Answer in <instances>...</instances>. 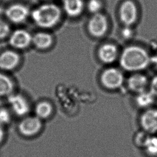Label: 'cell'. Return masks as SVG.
<instances>
[{
	"mask_svg": "<svg viewBox=\"0 0 157 157\" xmlns=\"http://www.w3.org/2000/svg\"><path fill=\"white\" fill-rule=\"evenodd\" d=\"M151 63L147 51L137 45H130L124 48L120 56L121 67L128 72H139L146 69Z\"/></svg>",
	"mask_w": 157,
	"mask_h": 157,
	"instance_id": "6da1fadb",
	"label": "cell"
},
{
	"mask_svg": "<svg viewBox=\"0 0 157 157\" xmlns=\"http://www.w3.org/2000/svg\"><path fill=\"white\" fill-rule=\"evenodd\" d=\"M31 17L38 26L50 28L59 21L61 11L59 7L54 4H44L35 9L31 13Z\"/></svg>",
	"mask_w": 157,
	"mask_h": 157,
	"instance_id": "7a4b0ae2",
	"label": "cell"
},
{
	"mask_svg": "<svg viewBox=\"0 0 157 157\" xmlns=\"http://www.w3.org/2000/svg\"><path fill=\"white\" fill-rule=\"evenodd\" d=\"M101 82L104 86L108 89H117L123 85L124 75L120 70L114 67H110L102 72Z\"/></svg>",
	"mask_w": 157,
	"mask_h": 157,
	"instance_id": "3957f363",
	"label": "cell"
},
{
	"mask_svg": "<svg viewBox=\"0 0 157 157\" xmlns=\"http://www.w3.org/2000/svg\"><path fill=\"white\" fill-rule=\"evenodd\" d=\"M119 16L124 26H131L134 24L138 17V9L134 2L131 0L123 2L119 9Z\"/></svg>",
	"mask_w": 157,
	"mask_h": 157,
	"instance_id": "277c9868",
	"label": "cell"
},
{
	"mask_svg": "<svg viewBox=\"0 0 157 157\" xmlns=\"http://www.w3.org/2000/svg\"><path fill=\"white\" fill-rule=\"evenodd\" d=\"M108 21L105 15L97 13L93 15L88 23V29L90 34L95 37H101L107 32Z\"/></svg>",
	"mask_w": 157,
	"mask_h": 157,
	"instance_id": "5b68a950",
	"label": "cell"
},
{
	"mask_svg": "<svg viewBox=\"0 0 157 157\" xmlns=\"http://www.w3.org/2000/svg\"><path fill=\"white\" fill-rule=\"evenodd\" d=\"M140 124L143 131L153 134L157 132V109H147L140 117Z\"/></svg>",
	"mask_w": 157,
	"mask_h": 157,
	"instance_id": "8992f818",
	"label": "cell"
},
{
	"mask_svg": "<svg viewBox=\"0 0 157 157\" xmlns=\"http://www.w3.org/2000/svg\"><path fill=\"white\" fill-rule=\"evenodd\" d=\"M5 13L10 21L18 24L24 22L27 19L29 10L26 6L23 4H15L9 6Z\"/></svg>",
	"mask_w": 157,
	"mask_h": 157,
	"instance_id": "52a82bcc",
	"label": "cell"
},
{
	"mask_svg": "<svg viewBox=\"0 0 157 157\" xmlns=\"http://www.w3.org/2000/svg\"><path fill=\"white\" fill-rule=\"evenodd\" d=\"M32 36L25 29L14 31L9 37V44L11 46L18 49L28 47L32 42Z\"/></svg>",
	"mask_w": 157,
	"mask_h": 157,
	"instance_id": "ba28073f",
	"label": "cell"
},
{
	"mask_svg": "<svg viewBox=\"0 0 157 157\" xmlns=\"http://www.w3.org/2000/svg\"><path fill=\"white\" fill-rule=\"evenodd\" d=\"M42 123L37 117H29L23 119L19 124L20 132L26 136H31L37 133L40 129Z\"/></svg>",
	"mask_w": 157,
	"mask_h": 157,
	"instance_id": "9c48e42d",
	"label": "cell"
},
{
	"mask_svg": "<svg viewBox=\"0 0 157 157\" xmlns=\"http://www.w3.org/2000/svg\"><path fill=\"white\" fill-rule=\"evenodd\" d=\"M148 83L147 76L140 73H135L131 75L127 80L128 88L137 94L146 91Z\"/></svg>",
	"mask_w": 157,
	"mask_h": 157,
	"instance_id": "30bf717a",
	"label": "cell"
},
{
	"mask_svg": "<svg viewBox=\"0 0 157 157\" xmlns=\"http://www.w3.org/2000/svg\"><path fill=\"white\" fill-rule=\"evenodd\" d=\"M8 101L13 112L18 116H23L29 110L26 99L20 94H12L9 96Z\"/></svg>",
	"mask_w": 157,
	"mask_h": 157,
	"instance_id": "8fae6325",
	"label": "cell"
},
{
	"mask_svg": "<svg viewBox=\"0 0 157 157\" xmlns=\"http://www.w3.org/2000/svg\"><path fill=\"white\" fill-rule=\"evenodd\" d=\"M20 62L19 55L12 50H6L0 54V69L10 71L15 68Z\"/></svg>",
	"mask_w": 157,
	"mask_h": 157,
	"instance_id": "7c38bea8",
	"label": "cell"
},
{
	"mask_svg": "<svg viewBox=\"0 0 157 157\" xmlns=\"http://www.w3.org/2000/svg\"><path fill=\"white\" fill-rule=\"evenodd\" d=\"M98 56L100 60L104 63H112L118 56L117 47L112 44H105L99 48Z\"/></svg>",
	"mask_w": 157,
	"mask_h": 157,
	"instance_id": "4fadbf2b",
	"label": "cell"
},
{
	"mask_svg": "<svg viewBox=\"0 0 157 157\" xmlns=\"http://www.w3.org/2000/svg\"><path fill=\"white\" fill-rule=\"evenodd\" d=\"M83 0H63V8L65 12L71 17L78 16L83 11Z\"/></svg>",
	"mask_w": 157,
	"mask_h": 157,
	"instance_id": "5bb4252c",
	"label": "cell"
},
{
	"mask_svg": "<svg viewBox=\"0 0 157 157\" xmlns=\"http://www.w3.org/2000/svg\"><path fill=\"white\" fill-rule=\"evenodd\" d=\"M32 42L39 49H47L53 43L52 36L45 32H39L32 37Z\"/></svg>",
	"mask_w": 157,
	"mask_h": 157,
	"instance_id": "9a60e30c",
	"label": "cell"
},
{
	"mask_svg": "<svg viewBox=\"0 0 157 157\" xmlns=\"http://www.w3.org/2000/svg\"><path fill=\"white\" fill-rule=\"evenodd\" d=\"M155 96L150 92L145 91L138 93L135 102L136 105L142 109H148L155 102Z\"/></svg>",
	"mask_w": 157,
	"mask_h": 157,
	"instance_id": "2e32d148",
	"label": "cell"
},
{
	"mask_svg": "<svg viewBox=\"0 0 157 157\" xmlns=\"http://www.w3.org/2000/svg\"><path fill=\"white\" fill-rule=\"evenodd\" d=\"M52 112V106L47 101H41L39 102L35 107L36 117L39 118H46L48 117Z\"/></svg>",
	"mask_w": 157,
	"mask_h": 157,
	"instance_id": "e0dca14e",
	"label": "cell"
},
{
	"mask_svg": "<svg viewBox=\"0 0 157 157\" xmlns=\"http://www.w3.org/2000/svg\"><path fill=\"white\" fill-rule=\"evenodd\" d=\"M13 88L12 80L7 75L0 73V96L10 94Z\"/></svg>",
	"mask_w": 157,
	"mask_h": 157,
	"instance_id": "ac0fdd59",
	"label": "cell"
},
{
	"mask_svg": "<svg viewBox=\"0 0 157 157\" xmlns=\"http://www.w3.org/2000/svg\"><path fill=\"white\" fill-rule=\"evenodd\" d=\"M143 148L148 155L157 156V137L150 135Z\"/></svg>",
	"mask_w": 157,
	"mask_h": 157,
	"instance_id": "d6986e66",
	"label": "cell"
},
{
	"mask_svg": "<svg viewBox=\"0 0 157 157\" xmlns=\"http://www.w3.org/2000/svg\"><path fill=\"white\" fill-rule=\"evenodd\" d=\"M150 135L151 134L145 132L144 131H143L142 132H139L135 136L134 142H135L136 145L137 147L144 148V147L145 146V145Z\"/></svg>",
	"mask_w": 157,
	"mask_h": 157,
	"instance_id": "ffe728a7",
	"label": "cell"
},
{
	"mask_svg": "<svg viewBox=\"0 0 157 157\" xmlns=\"http://www.w3.org/2000/svg\"><path fill=\"white\" fill-rule=\"evenodd\" d=\"M87 8L90 12L94 14L99 13L102 8V3L99 0H89L87 4Z\"/></svg>",
	"mask_w": 157,
	"mask_h": 157,
	"instance_id": "44dd1931",
	"label": "cell"
},
{
	"mask_svg": "<svg viewBox=\"0 0 157 157\" xmlns=\"http://www.w3.org/2000/svg\"><path fill=\"white\" fill-rule=\"evenodd\" d=\"M10 33V27L9 25L0 18V39H4Z\"/></svg>",
	"mask_w": 157,
	"mask_h": 157,
	"instance_id": "7402d4cb",
	"label": "cell"
},
{
	"mask_svg": "<svg viewBox=\"0 0 157 157\" xmlns=\"http://www.w3.org/2000/svg\"><path fill=\"white\" fill-rule=\"evenodd\" d=\"M10 119V115L9 111L6 109H0V124L7 123Z\"/></svg>",
	"mask_w": 157,
	"mask_h": 157,
	"instance_id": "603a6c76",
	"label": "cell"
},
{
	"mask_svg": "<svg viewBox=\"0 0 157 157\" xmlns=\"http://www.w3.org/2000/svg\"><path fill=\"white\" fill-rule=\"evenodd\" d=\"M150 91L157 97V74L155 75L150 82Z\"/></svg>",
	"mask_w": 157,
	"mask_h": 157,
	"instance_id": "cb8c5ba5",
	"label": "cell"
},
{
	"mask_svg": "<svg viewBox=\"0 0 157 157\" xmlns=\"http://www.w3.org/2000/svg\"><path fill=\"white\" fill-rule=\"evenodd\" d=\"M133 31L130 26H125L121 31V35L125 39H129L132 37Z\"/></svg>",
	"mask_w": 157,
	"mask_h": 157,
	"instance_id": "d4e9b609",
	"label": "cell"
},
{
	"mask_svg": "<svg viewBox=\"0 0 157 157\" xmlns=\"http://www.w3.org/2000/svg\"><path fill=\"white\" fill-rule=\"evenodd\" d=\"M3 135H4L3 128H2V124H0V142L2 141V139L3 138Z\"/></svg>",
	"mask_w": 157,
	"mask_h": 157,
	"instance_id": "484cf974",
	"label": "cell"
},
{
	"mask_svg": "<svg viewBox=\"0 0 157 157\" xmlns=\"http://www.w3.org/2000/svg\"><path fill=\"white\" fill-rule=\"evenodd\" d=\"M155 57H153V58H151V62H153L155 66L157 67V55L155 56Z\"/></svg>",
	"mask_w": 157,
	"mask_h": 157,
	"instance_id": "4316f807",
	"label": "cell"
}]
</instances>
